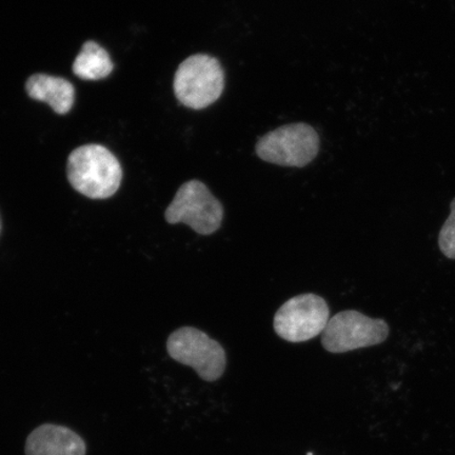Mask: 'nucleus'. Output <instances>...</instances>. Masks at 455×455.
I'll list each match as a JSON object with an SVG mask.
<instances>
[{
    "label": "nucleus",
    "instance_id": "nucleus-1",
    "mask_svg": "<svg viewBox=\"0 0 455 455\" xmlns=\"http://www.w3.org/2000/svg\"><path fill=\"white\" fill-rule=\"evenodd\" d=\"M68 180L81 195L91 199L112 197L121 187L123 169L106 147L96 144L76 148L68 157Z\"/></svg>",
    "mask_w": 455,
    "mask_h": 455
},
{
    "label": "nucleus",
    "instance_id": "nucleus-2",
    "mask_svg": "<svg viewBox=\"0 0 455 455\" xmlns=\"http://www.w3.org/2000/svg\"><path fill=\"white\" fill-rule=\"evenodd\" d=\"M225 89V72L219 60L208 54L188 57L175 72V98L187 108L203 110L214 104Z\"/></svg>",
    "mask_w": 455,
    "mask_h": 455
},
{
    "label": "nucleus",
    "instance_id": "nucleus-3",
    "mask_svg": "<svg viewBox=\"0 0 455 455\" xmlns=\"http://www.w3.org/2000/svg\"><path fill=\"white\" fill-rule=\"evenodd\" d=\"M320 136L308 124H286L260 138L256 155L266 163L290 168H304L320 152Z\"/></svg>",
    "mask_w": 455,
    "mask_h": 455
},
{
    "label": "nucleus",
    "instance_id": "nucleus-4",
    "mask_svg": "<svg viewBox=\"0 0 455 455\" xmlns=\"http://www.w3.org/2000/svg\"><path fill=\"white\" fill-rule=\"evenodd\" d=\"M223 219V204L197 180L181 185L164 212L168 224H186L199 235H213L220 229Z\"/></svg>",
    "mask_w": 455,
    "mask_h": 455
},
{
    "label": "nucleus",
    "instance_id": "nucleus-5",
    "mask_svg": "<svg viewBox=\"0 0 455 455\" xmlns=\"http://www.w3.org/2000/svg\"><path fill=\"white\" fill-rule=\"evenodd\" d=\"M167 351L171 358L196 370L204 382L223 377L226 351L219 341L195 327H181L169 335Z\"/></svg>",
    "mask_w": 455,
    "mask_h": 455
},
{
    "label": "nucleus",
    "instance_id": "nucleus-6",
    "mask_svg": "<svg viewBox=\"0 0 455 455\" xmlns=\"http://www.w3.org/2000/svg\"><path fill=\"white\" fill-rule=\"evenodd\" d=\"M388 335L389 326L385 321L347 310L330 318L322 333V344L330 354H345L382 344Z\"/></svg>",
    "mask_w": 455,
    "mask_h": 455
},
{
    "label": "nucleus",
    "instance_id": "nucleus-7",
    "mask_svg": "<svg viewBox=\"0 0 455 455\" xmlns=\"http://www.w3.org/2000/svg\"><path fill=\"white\" fill-rule=\"evenodd\" d=\"M330 310L327 301L316 294H300L277 310L273 326L278 337L290 343H303L323 332Z\"/></svg>",
    "mask_w": 455,
    "mask_h": 455
},
{
    "label": "nucleus",
    "instance_id": "nucleus-8",
    "mask_svg": "<svg viewBox=\"0 0 455 455\" xmlns=\"http://www.w3.org/2000/svg\"><path fill=\"white\" fill-rule=\"evenodd\" d=\"M26 455H85L82 437L66 427L45 424L28 436Z\"/></svg>",
    "mask_w": 455,
    "mask_h": 455
},
{
    "label": "nucleus",
    "instance_id": "nucleus-9",
    "mask_svg": "<svg viewBox=\"0 0 455 455\" xmlns=\"http://www.w3.org/2000/svg\"><path fill=\"white\" fill-rule=\"evenodd\" d=\"M26 91L32 100L45 102L60 116L69 113L76 101V89L69 81L47 74H33L28 78Z\"/></svg>",
    "mask_w": 455,
    "mask_h": 455
},
{
    "label": "nucleus",
    "instance_id": "nucleus-10",
    "mask_svg": "<svg viewBox=\"0 0 455 455\" xmlns=\"http://www.w3.org/2000/svg\"><path fill=\"white\" fill-rule=\"evenodd\" d=\"M113 69L109 53L93 41L83 44L72 66L73 73L84 81H100L109 76Z\"/></svg>",
    "mask_w": 455,
    "mask_h": 455
},
{
    "label": "nucleus",
    "instance_id": "nucleus-11",
    "mask_svg": "<svg viewBox=\"0 0 455 455\" xmlns=\"http://www.w3.org/2000/svg\"><path fill=\"white\" fill-rule=\"evenodd\" d=\"M451 215L440 231L439 247L446 258L455 259V198L451 204Z\"/></svg>",
    "mask_w": 455,
    "mask_h": 455
},
{
    "label": "nucleus",
    "instance_id": "nucleus-12",
    "mask_svg": "<svg viewBox=\"0 0 455 455\" xmlns=\"http://www.w3.org/2000/svg\"><path fill=\"white\" fill-rule=\"evenodd\" d=\"M0 231H2V219H0Z\"/></svg>",
    "mask_w": 455,
    "mask_h": 455
}]
</instances>
